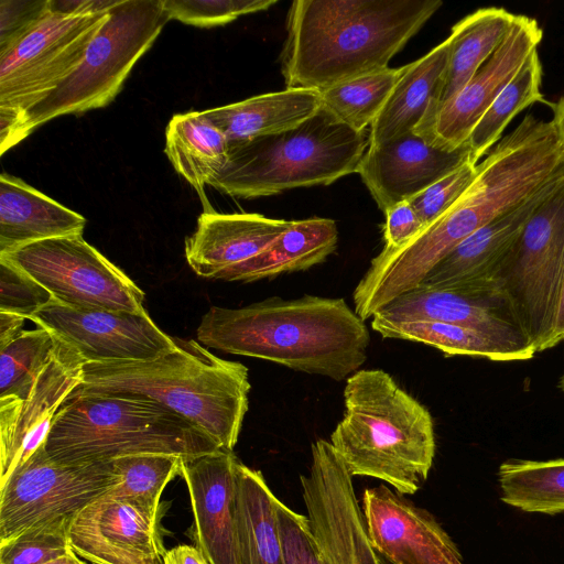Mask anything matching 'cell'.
<instances>
[{
    "mask_svg": "<svg viewBox=\"0 0 564 564\" xmlns=\"http://www.w3.org/2000/svg\"><path fill=\"white\" fill-rule=\"evenodd\" d=\"M441 0H295L286 18V87L323 90L388 67Z\"/></svg>",
    "mask_w": 564,
    "mask_h": 564,
    "instance_id": "6da1fadb",
    "label": "cell"
},
{
    "mask_svg": "<svg viewBox=\"0 0 564 564\" xmlns=\"http://www.w3.org/2000/svg\"><path fill=\"white\" fill-rule=\"evenodd\" d=\"M196 336L210 348L336 381L359 370L370 343L365 321L344 299L315 295L273 296L240 308L212 306Z\"/></svg>",
    "mask_w": 564,
    "mask_h": 564,
    "instance_id": "7a4b0ae2",
    "label": "cell"
},
{
    "mask_svg": "<svg viewBox=\"0 0 564 564\" xmlns=\"http://www.w3.org/2000/svg\"><path fill=\"white\" fill-rule=\"evenodd\" d=\"M174 339L173 350L152 360L86 362L78 388L151 399L195 423L221 449L232 451L248 411V368L196 340Z\"/></svg>",
    "mask_w": 564,
    "mask_h": 564,
    "instance_id": "3957f363",
    "label": "cell"
},
{
    "mask_svg": "<svg viewBox=\"0 0 564 564\" xmlns=\"http://www.w3.org/2000/svg\"><path fill=\"white\" fill-rule=\"evenodd\" d=\"M344 406L329 442L350 475L382 480L401 495L416 492L436 449L430 411L381 369L349 376Z\"/></svg>",
    "mask_w": 564,
    "mask_h": 564,
    "instance_id": "277c9868",
    "label": "cell"
},
{
    "mask_svg": "<svg viewBox=\"0 0 564 564\" xmlns=\"http://www.w3.org/2000/svg\"><path fill=\"white\" fill-rule=\"evenodd\" d=\"M44 447L58 463L109 462L141 454L188 460L221 449L195 423L151 399L78 387L55 414Z\"/></svg>",
    "mask_w": 564,
    "mask_h": 564,
    "instance_id": "5b68a950",
    "label": "cell"
},
{
    "mask_svg": "<svg viewBox=\"0 0 564 564\" xmlns=\"http://www.w3.org/2000/svg\"><path fill=\"white\" fill-rule=\"evenodd\" d=\"M369 147L356 131L321 110L296 128L229 143L225 167L209 186L232 197L257 198L329 185L357 173Z\"/></svg>",
    "mask_w": 564,
    "mask_h": 564,
    "instance_id": "8992f818",
    "label": "cell"
},
{
    "mask_svg": "<svg viewBox=\"0 0 564 564\" xmlns=\"http://www.w3.org/2000/svg\"><path fill=\"white\" fill-rule=\"evenodd\" d=\"M169 21L163 0H119L79 67L26 110L31 132L54 118L108 106Z\"/></svg>",
    "mask_w": 564,
    "mask_h": 564,
    "instance_id": "52a82bcc",
    "label": "cell"
},
{
    "mask_svg": "<svg viewBox=\"0 0 564 564\" xmlns=\"http://www.w3.org/2000/svg\"><path fill=\"white\" fill-rule=\"evenodd\" d=\"M563 273L564 180L530 217L495 278L536 352L553 347Z\"/></svg>",
    "mask_w": 564,
    "mask_h": 564,
    "instance_id": "ba28073f",
    "label": "cell"
},
{
    "mask_svg": "<svg viewBox=\"0 0 564 564\" xmlns=\"http://www.w3.org/2000/svg\"><path fill=\"white\" fill-rule=\"evenodd\" d=\"M108 12L51 9L20 39L0 51V106L28 110L82 64Z\"/></svg>",
    "mask_w": 564,
    "mask_h": 564,
    "instance_id": "9c48e42d",
    "label": "cell"
},
{
    "mask_svg": "<svg viewBox=\"0 0 564 564\" xmlns=\"http://www.w3.org/2000/svg\"><path fill=\"white\" fill-rule=\"evenodd\" d=\"M0 257L32 276L61 304L148 314L144 292L83 235L32 242Z\"/></svg>",
    "mask_w": 564,
    "mask_h": 564,
    "instance_id": "30bf717a",
    "label": "cell"
},
{
    "mask_svg": "<svg viewBox=\"0 0 564 564\" xmlns=\"http://www.w3.org/2000/svg\"><path fill=\"white\" fill-rule=\"evenodd\" d=\"M44 445L0 486V543L33 527L73 517L119 482L111 460L58 463L48 457Z\"/></svg>",
    "mask_w": 564,
    "mask_h": 564,
    "instance_id": "8fae6325",
    "label": "cell"
},
{
    "mask_svg": "<svg viewBox=\"0 0 564 564\" xmlns=\"http://www.w3.org/2000/svg\"><path fill=\"white\" fill-rule=\"evenodd\" d=\"M312 464L301 475L312 534L325 564H381L371 545L352 476L330 442L311 446Z\"/></svg>",
    "mask_w": 564,
    "mask_h": 564,
    "instance_id": "7c38bea8",
    "label": "cell"
},
{
    "mask_svg": "<svg viewBox=\"0 0 564 564\" xmlns=\"http://www.w3.org/2000/svg\"><path fill=\"white\" fill-rule=\"evenodd\" d=\"M29 319L74 347L87 362L152 360L175 347V339L149 314L76 308L53 301Z\"/></svg>",
    "mask_w": 564,
    "mask_h": 564,
    "instance_id": "4fadbf2b",
    "label": "cell"
},
{
    "mask_svg": "<svg viewBox=\"0 0 564 564\" xmlns=\"http://www.w3.org/2000/svg\"><path fill=\"white\" fill-rule=\"evenodd\" d=\"M372 317L387 322L432 321L464 326L520 351L536 352L498 284L431 288L419 285L395 297Z\"/></svg>",
    "mask_w": 564,
    "mask_h": 564,
    "instance_id": "5bb4252c",
    "label": "cell"
},
{
    "mask_svg": "<svg viewBox=\"0 0 564 564\" xmlns=\"http://www.w3.org/2000/svg\"><path fill=\"white\" fill-rule=\"evenodd\" d=\"M86 362L57 337L53 356L31 391L23 399L0 400V486L45 444L55 414L82 383Z\"/></svg>",
    "mask_w": 564,
    "mask_h": 564,
    "instance_id": "9a60e30c",
    "label": "cell"
},
{
    "mask_svg": "<svg viewBox=\"0 0 564 564\" xmlns=\"http://www.w3.org/2000/svg\"><path fill=\"white\" fill-rule=\"evenodd\" d=\"M73 551L93 564H164L160 518L107 494L69 522Z\"/></svg>",
    "mask_w": 564,
    "mask_h": 564,
    "instance_id": "2e32d148",
    "label": "cell"
},
{
    "mask_svg": "<svg viewBox=\"0 0 564 564\" xmlns=\"http://www.w3.org/2000/svg\"><path fill=\"white\" fill-rule=\"evenodd\" d=\"M542 37L543 30L535 19L517 14L500 46L463 89L440 108L423 138L447 150L465 145L485 111L538 51Z\"/></svg>",
    "mask_w": 564,
    "mask_h": 564,
    "instance_id": "e0dca14e",
    "label": "cell"
},
{
    "mask_svg": "<svg viewBox=\"0 0 564 564\" xmlns=\"http://www.w3.org/2000/svg\"><path fill=\"white\" fill-rule=\"evenodd\" d=\"M361 509L372 547L390 564H465L436 519L386 485L364 490Z\"/></svg>",
    "mask_w": 564,
    "mask_h": 564,
    "instance_id": "ac0fdd59",
    "label": "cell"
},
{
    "mask_svg": "<svg viewBox=\"0 0 564 564\" xmlns=\"http://www.w3.org/2000/svg\"><path fill=\"white\" fill-rule=\"evenodd\" d=\"M232 451L215 452L183 460L194 516L196 546L209 564H240L236 489L237 464Z\"/></svg>",
    "mask_w": 564,
    "mask_h": 564,
    "instance_id": "d6986e66",
    "label": "cell"
},
{
    "mask_svg": "<svg viewBox=\"0 0 564 564\" xmlns=\"http://www.w3.org/2000/svg\"><path fill=\"white\" fill-rule=\"evenodd\" d=\"M469 161L467 145L447 150L410 132L368 148L359 169L364 184L384 214L408 202Z\"/></svg>",
    "mask_w": 564,
    "mask_h": 564,
    "instance_id": "ffe728a7",
    "label": "cell"
},
{
    "mask_svg": "<svg viewBox=\"0 0 564 564\" xmlns=\"http://www.w3.org/2000/svg\"><path fill=\"white\" fill-rule=\"evenodd\" d=\"M293 220L260 214H220L204 210L196 230L185 241V258L199 276L225 275L254 258L288 231Z\"/></svg>",
    "mask_w": 564,
    "mask_h": 564,
    "instance_id": "44dd1931",
    "label": "cell"
},
{
    "mask_svg": "<svg viewBox=\"0 0 564 564\" xmlns=\"http://www.w3.org/2000/svg\"><path fill=\"white\" fill-rule=\"evenodd\" d=\"M563 180L564 175L555 178L473 232L448 252L421 284L431 288L497 284L496 274L510 248L536 208Z\"/></svg>",
    "mask_w": 564,
    "mask_h": 564,
    "instance_id": "7402d4cb",
    "label": "cell"
},
{
    "mask_svg": "<svg viewBox=\"0 0 564 564\" xmlns=\"http://www.w3.org/2000/svg\"><path fill=\"white\" fill-rule=\"evenodd\" d=\"M449 50L447 36L421 58L402 66L386 105L370 126L368 148L412 131L422 138L427 133L440 108Z\"/></svg>",
    "mask_w": 564,
    "mask_h": 564,
    "instance_id": "603a6c76",
    "label": "cell"
},
{
    "mask_svg": "<svg viewBox=\"0 0 564 564\" xmlns=\"http://www.w3.org/2000/svg\"><path fill=\"white\" fill-rule=\"evenodd\" d=\"M86 218L21 178L0 175V254L51 238L83 235Z\"/></svg>",
    "mask_w": 564,
    "mask_h": 564,
    "instance_id": "cb8c5ba5",
    "label": "cell"
},
{
    "mask_svg": "<svg viewBox=\"0 0 564 564\" xmlns=\"http://www.w3.org/2000/svg\"><path fill=\"white\" fill-rule=\"evenodd\" d=\"M321 108V90L286 87L208 109L204 113L229 143H237L296 128Z\"/></svg>",
    "mask_w": 564,
    "mask_h": 564,
    "instance_id": "d4e9b609",
    "label": "cell"
},
{
    "mask_svg": "<svg viewBox=\"0 0 564 564\" xmlns=\"http://www.w3.org/2000/svg\"><path fill=\"white\" fill-rule=\"evenodd\" d=\"M338 228L329 218L293 220L291 228L261 253L229 271L224 281L253 282L307 270L337 248Z\"/></svg>",
    "mask_w": 564,
    "mask_h": 564,
    "instance_id": "484cf974",
    "label": "cell"
},
{
    "mask_svg": "<svg viewBox=\"0 0 564 564\" xmlns=\"http://www.w3.org/2000/svg\"><path fill=\"white\" fill-rule=\"evenodd\" d=\"M276 501L262 473L239 460L236 519L240 564H282Z\"/></svg>",
    "mask_w": 564,
    "mask_h": 564,
    "instance_id": "4316f807",
    "label": "cell"
},
{
    "mask_svg": "<svg viewBox=\"0 0 564 564\" xmlns=\"http://www.w3.org/2000/svg\"><path fill=\"white\" fill-rule=\"evenodd\" d=\"M165 154L207 203L205 187L227 164L229 142L204 111L177 113L165 130Z\"/></svg>",
    "mask_w": 564,
    "mask_h": 564,
    "instance_id": "83f0119b",
    "label": "cell"
},
{
    "mask_svg": "<svg viewBox=\"0 0 564 564\" xmlns=\"http://www.w3.org/2000/svg\"><path fill=\"white\" fill-rule=\"evenodd\" d=\"M516 17L505 8L487 7L477 9L453 25L448 35L451 50L440 108L463 89L500 46Z\"/></svg>",
    "mask_w": 564,
    "mask_h": 564,
    "instance_id": "f1b7e54d",
    "label": "cell"
},
{
    "mask_svg": "<svg viewBox=\"0 0 564 564\" xmlns=\"http://www.w3.org/2000/svg\"><path fill=\"white\" fill-rule=\"evenodd\" d=\"M372 329L383 338L422 343L446 356H469L494 361L525 360L518 350L464 326L432 321L387 322L372 317Z\"/></svg>",
    "mask_w": 564,
    "mask_h": 564,
    "instance_id": "f546056e",
    "label": "cell"
},
{
    "mask_svg": "<svg viewBox=\"0 0 564 564\" xmlns=\"http://www.w3.org/2000/svg\"><path fill=\"white\" fill-rule=\"evenodd\" d=\"M542 76V64L535 51L474 127L466 142L470 163L478 164L488 154L523 109L535 102L549 104L541 91Z\"/></svg>",
    "mask_w": 564,
    "mask_h": 564,
    "instance_id": "4dcf8cb0",
    "label": "cell"
},
{
    "mask_svg": "<svg viewBox=\"0 0 564 564\" xmlns=\"http://www.w3.org/2000/svg\"><path fill=\"white\" fill-rule=\"evenodd\" d=\"M501 500L525 512H564V458L509 459L498 470Z\"/></svg>",
    "mask_w": 564,
    "mask_h": 564,
    "instance_id": "1f68e13d",
    "label": "cell"
},
{
    "mask_svg": "<svg viewBox=\"0 0 564 564\" xmlns=\"http://www.w3.org/2000/svg\"><path fill=\"white\" fill-rule=\"evenodd\" d=\"M402 67L380 69L321 90L322 109L356 131H366L395 86Z\"/></svg>",
    "mask_w": 564,
    "mask_h": 564,
    "instance_id": "d6a6232c",
    "label": "cell"
},
{
    "mask_svg": "<svg viewBox=\"0 0 564 564\" xmlns=\"http://www.w3.org/2000/svg\"><path fill=\"white\" fill-rule=\"evenodd\" d=\"M184 459L164 454L123 456L111 460L119 482L107 495L133 502L160 518V499L166 485L181 475Z\"/></svg>",
    "mask_w": 564,
    "mask_h": 564,
    "instance_id": "836d02e7",
    "label": "cell"
},
{
    "mask_svg": "<svg viewBox=\"0 0 564 564\" xmlns=\"http://www.w3.org/2000/svg\"><path fill=\"white\" fill-rule=\"evenodd\" d=\"M57 337L39 327L0 349V400L23 399L48 365Z\"/></svg>",
    "mask_w": 564,
    "mask_h": 564,
    "instance_id": "e575fe53",
    "label": "cell"
},
{
    "mask_svg": "<svg viewBox=\"0 0 564 564\" xmlns=\"http://www.w3.org/2000/svg\"><path fill=\"white\" fill-rule=\"evenodd\" d=\"M70 519H56L1 542L0 564H45L73 552L68 535Z\"/></svg>",
    "mask_w": 564,
    "mask_h": 564,
    "instance_id": "d590c367",
    "label": "cell"
},
{
    "mask_svg": "<svg viewBox=\"0 0 564 564\" xmlns=\"http://www.w3.org/2000/svg\"><path fill=\"white\" fill-rule=\"evenodd\" d=\"M276 0H163L170 20L197 28L227 24L237 18L265 11Z\"/></svg>",
    "mask_w": 564,
    "mask_h": 564,
    "instance_id": "8d00e7d4",
    "label": "cell"
},
{
    "mask_svg": "<svg viewBox=\"0 0 564 564\" xmlns=\"http://www.w3.org/2000/svg\"><path fill=\"white\" fill-rule=\"evenodd\" d=\"M53 295L32 276L4 257H0V312L29 319L51 304Z\"/></svg>",
    "mask_w": 564,
    "mask_h": 564,
    "instance_id": "74e56055",
    "label": "cell"
},
{
    "mask_svg": "<svg viewBox=\"0 0 564 564\" xmlns=\"http://www.w3.org/2000/svg\"><path fill=\"white\" fill-rule=\"evenodd\" d=\"M469 161L408 200L424 227L446 214L465 194L477 175Z\"/></svg>",
    "mask_w": 564,
    "mask_h": 564,
    "instance_id": "f35d334b",
    "label": "cell"
},
{
    "mask_svg": "<svg viewBox=\"0 0 564 564\" xmlns=\"http://www.w3.org/2000/svg\"><path fill=\"white\" fill-rule=\"evenodd\" d=\"M282 564H324L306 516L276 501Z\"/></svg>",
    "mask_w": 564,
    "mask_h": 564,
    "instance_id": "ab89813d",
    "label": "cell"
},
{
    "mask_svg": "<svg viewBox=\"0 0 564 564\" xmlns=\"http://www.w3.org/2000/svg\"><path fill=\"white\" fill-rule=\"evenodd\" d=\"M48 10L50 0H0V51L26 33Z\"/></svg>",
    "mask_w": 564,
    "mask_h": 564,
    "instance_id": "60d3db41",
    "label": "cell"
},
{
    "mask_svg": "<svg viewBox=\"0 0 564 564\" xmlns=\"http://www.w3.org/2000/svg\"><path fill=\"white\" fill-rule=\"evenodd\" d=\"M383 249H399L416 237L424 228L409 202L391 207L386 214Z\"/></svg>",
    "mask_w": 564,
    "mask_h": 564,
    "instance_id": "b9f144b4",
    "label": "cell"
},
{
    "mask_svg": "<svg viewBox=\"0 0 564 564\" xmlns=\"http://www.w3.org/2000/svg\"><path fill=\"white\" fill-rule=\"evenodd\" d=\"M31 133L26 111L0 106V154L13 148Z\"/></svg>",
    "mask_w": 564,
    "mask_h": 564,
    "instance_id": "7bdbcfd3",
    "label": "cell"
},
{
    "mask_svg": "<svg viewBox=\"0 0 564 564\" xmlns=\"http://www.w3.org/2000/svg\"><path fill=\"white\" fill-rule=\"evenodd\" d=\"M118 3V0H50V7L56 11L73 13L108 12Z\"/></svg>",
    "mask_w": 564,
    "mask_h": 564,
    "instance_id": "ee69618b",
    "label": "cell"
},
{
    "mask_svg": "<svg viewBox=\"0 0 564 564\" xmlns=\"http://www.w3.org/2000/svg\"><path fill=\"white\" fill-rule=\"evenodd\" d=\"M164 564H209L197 546L181 544L169 551Z\"/></svg>",
    "mask_w": 564,
    "mask_h": 564,
    "instance_id": "f6af8a7d",
    "label": "cell"
},
{
    "mask_svg": "<svg viewBox=\"0 0 564 564\" xmlns=\"http://www.w3.org/2000/svg\"><path fill=\"white\" fill-rule=\"evenodd\" d=\"M25 319V317L18 314L0 312V349L9 345L23 332Z\"/></svg>",
    "mask_w": 564,
    "mask_h": 564,
    "instance_id": "bcb514c9",
    "label": "cell"
},
{
    "mask_svg": "<svg viewBox=\"0 0 564 564\" xmlns=\"http://www.w3.org/2000/svg\"><path fill=\"white\" fill-rule=\"evenodd\" d=\"M564 341V273L558 292L554 325H553V347L558 343Z\"/></svg>",
    "mask_w": 564,
    "mask_h": 564,
    "instance_id": "7dc6e473",
    "label": "cell"
},
{
    "mask_svg": "<svg viewBox=\"0 0 564 564\" xmlns=\"http://www.w3.org/2000/svg\"><path fill=\"white\" fill-rule=\"evenodd\" d=\"M553 117L552 122L564 143V95L552 106Z\"/></svg>",
    "mask_w": 564,
    "mask_h": 564,
    "instance_id": "c3c4849f",
    "label": "cell"
},
{
    "mask_svg": "<svg viewBox=\"0 0 564 564\" xmlns=\"http://www.w3.org/2000/svg\"><path fill=\"white\" fill-rule=\"evenodd\" d=\"M45 564H87V563L82 561L78 557V555L73 551L66 555H63V556L55 558Z\"/></svg>",
    "mask_w": 564,
    "mask_h": 564,
    "instance_id": "681fc988",
    "label": "cell"
},
{
    "mask_svg": "<svg viewBox=\"0 0 564 564\" xmlns=\"http://www.w3.org/2000/svg\"><path fill=\"white\" fill-rule=\"evenodd\" d=\"M560 387H561L562 391L564 392V373L561 378Z\"/></svg>",
    "mask_w": 564,
    "mask_h": 564,
    "instance_id": "f907efd6",
    "label": "cell"
},
{
    "mask_svg": "<svg viewBox=\"0 0 564 564\" xmlns=\"http://www.w3.org/2000/svg\"><path fill=\"white\" fill-rule=\"evenodd\" d=\"M381 564H390V563H388L384 558L381 557Z\"/></svg>",
    "mask_w": 564,
    "mask_h": 564,
    "instance_id": "816d5d0a",
    "label": "cell"
},
{
    "mask_svg": "<svg viewBox=\"0 0 564 564\" xmlns=\"http://www.w3.org/2000/svg\"><path fill=\"white\" fill-rule=\"evenodd\" d=\"M325 564V563H324Z\"/></svg>",
    "mask_w": 564,
    "mask_h": 564,
    "instance_id": "f5cc1de1",
    "label": "cell"
}]
</instances>
